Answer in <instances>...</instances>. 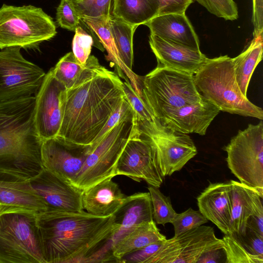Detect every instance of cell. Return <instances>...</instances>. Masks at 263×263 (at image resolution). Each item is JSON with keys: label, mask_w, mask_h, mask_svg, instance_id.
I'll use <instances>...</instances> for the list:
<instances>
[{"label": "cell", "mask_w": 263, "mask_h": 263, "mask_svg": "<svg viewBox=\"0 0 263 263\" xmlns=\"http://www.w3.org/2000/svg\"><path fill=\"white\" fill-rule=\"evenodd\" d=\"M122 83L117 74L90 55L80 79L66 90L62 123L56 138L72 144L91 146L125 98Z\"/></svg>", "instance_id": "cell-1"}, {"label": "cell", "mask_w": 263, "mask_h": 263, "mask_svg": "<svg viewBox=\"0 0 263 263\" xmlns=\"http://www.w3.org/2000/svg\"><path fill=\"white\" fill-rule=\"evenodd\" d=\"M114 214L48 208L36 214V226L46 263L84 262L111 237Z\"/></svg>", "instance_id": "cell-2"}, {"label": "cell", "mask_w": 263, "mask_h": 263, "mask_svg": "<svg viewBox=\"0 0 263 263\" xmlns=\"http://www.w3.org/2000/svg\"><path fill=\"white\" fill-rule=\"evenodd\" d=\"M34 96L0 101V174L29 181L43 168Z\"/></svg>", "instance_id": "cell-3"}, {"label": "cell", "mask_w": 263, "mask_h": 263, "mask_svg": "<svg viewBox=\"0 0 263 263\" xmlns=\"http://www.w3.org/2000/svg\"><path fill=\"white\" fill-rule=\"evenodd\" d=\"M200 94L219 111L263 119L262 109L243 95L237 83L232 58L227 55L208 59L194 74Z\"/></svg>", "instance_id": "cell-4"}, {"label": "cell", "mask_w": 263, "mask_h": 263, "mask_svg": "<svg viewBox=\"0 0 263 263\" xmlns=\"http://www.w3.org/2000/svg\"><path fill=\"white\" fill-rule=\"evenodd\" d=\"M36 212L0 204V263H46Z\"/></svg>", "instance_id": "cell-5"}, {"label": "cell", "mask_w": 263, "mask_h": 263, "mask_svg": "<svg viewBox=\"0 0 263 263\" xmlns=\"http://www.w3.org/2000/svg\"><path fill=\"white\" fill-rule=\"evenodd\" d=\"M141 93L158 119L168 111L195 103L202 98L193 74L159 65L142 77Z\"/></svg>", "instance_id": "cell-6"}, {"label": "cell", "mask_w": 263, "mask_h": 263, "mask_svg": "<svg viewBox=\"0 0 263 263\" xmlns=\"http://www.w3.org/2000/svg\"><path fill=\"white\" fill-rule=\"evenodd\" d=\"M57 33L52 18L41 8L5 4L0 8V49L9 47L36 48Z\"/></svg>", "instance_id": "cell-7"}, {"label": "cell", "mask_w": 263, "mask_h": 263, "mask_svg": "<svg viewBox=\"0 0 263 263\" xmlns=\"http://www.w3.org/2000/svg\"><path fill=\"white\" fill-rule=\"evenodd\" d=\"M138 124L136 114L124 119L108 130L90 151L72 184L84 190L116 176L118 159Z\"/></svg>", "instance_id": "cell-8"}, {"label": "cell", "mask_w": 263, "mask_h": 263, "mask_svg": "<svg viewBox=\"0 0 263 263\" xmlns=\"http://www.w3.org/2000/svg\"><path fill=\"white\" fill-rule=\"evenodd\" d=\"M232 173L263 197V122L250 124L223 147Z\"/></svg>", "instance_id": "cell-9"}, {"label": "cell", "mask_w": 263, "mask_h": 263, "mask_svg": "<svg viewBox=\"0 0 263 263\" xmlns=\"http://www.w3.org/2000/svg\"><path fill=\"white\" fill-rule=\"evenodd\" d=\"M140 133L154 147L163 176L181 170L197 154V148L186 134L173 130L157 118L138 120Z\"/></svg>", "instance_id": "cell-10"}, {"label": "cell", "mask_w": 263, "mask_h": 263, "mask_svg": "<svg viewBox=\"0 0 263 263\" xmlns=\"http://www.w3.org/2000/svg\"><path fill=\"white\" fill-rule=\"evenodd\" d=\"M20 47L0 50V101L35 96L46 73L24 58Z\"/></svg>", "instance_id": "cell-11"}, {"label": "cell", "mask_w": 263, "mask_h": 263, "mask_svg": "<svg viewBox=\"0 0 263 263\" xmlns=\"http://www.w3.org/2000/svg\"><path fill=\"white\" fill-rule=\"evenodd\" d=\"M222 249L214 229L201 225L166 239L147 263H197L206 252Z\"/></svg>", "instance_id": "cell-12"}, {"label": "cell", "mask_w": 263, "mask_h": 263, "mask_svg": "<svg viewBox=\"0 0 263 263\" xmlns=\"http://www.w3.org/2000/svg\"><path fill=\"white\" fill-rule=\"evenodd\" d=\"M116 175H124L139 182L159 188L163 176L156 152L140 133L138 124L122 152L116 167Z\"/></svg>", "instance_id": "cell-13"}, {"label": "cell", "mask_w": 263, "mask_h": 263, "mask_svg": "<svg viewBox=\"0 0 263 263\" xmlns=\"http://www.w3.org/2000/svg\"><path fill=\"white\" fill-rule=\"evenodd\" d=\"M66 90L50 69L34 96V125L42 141L56 138L59 135L64 115Z\"/></svg>", "instance_id": "cell-14"}, {"label": "cell", "mask_w": 263, "mask_h": 263, "mask_svg": "<svg viewBox=\"0 0 263 263\" xmlns=\"http://www.w3.org/2000/svg\"><path fill=\"white\" fill-rule=\"evenodd\" d=\"M90 151V146L72 144L58 138L47 139L42 142V164L44 168L72 183Z\"/></svg>", "instance_id": "cell-15"}, {"label": "cell", "mask_w": 263, "mask_h": 263, "mask_svg": "<svg viewBox=\"0 0 263 263\" xmlns=\"http://www.w3.org/2000/svg\"><path fill=\"white\" fill-rule=\"evenodd\" d=\"M29 183L48 208L74 212L83 210V190L45 168Z\"/></svg>", "instance_id": "cell-16"}, {"label": "cell", "mask_w": 263, "mask_h": 263, "mask_svg": "<svg viewBox=\"0 0 263 263\" xmlns=\"http://www.w3.org/2000/svg\"><path fill=\"white\" fill-rule=\"evenodd\" d=\"M149 44L157 65L194 74L209 58L196 49L150 33Z\"/></svg>", "instance_id": "cell-17"}, {"label": "cell", "mask_w": 263, "mask_h": 263, "mask_svg": "<svg viewBox=\"0 0 263 263\" xmlns=\"http://www.w3.org/2000/svg\"><path fill=\"white\" fill-rule=\"evenodd\" d=\"M219 111L216 106L202 97L199 101L168 111L158 119L175 131L203 136Z\"/></svg>", "instance_id": "cell-18"}, {"label": "cell", "mask_w": 263, "mask_h": 263, "mask_svg": "<svg viewBox=\"0 0 263 263\" xmlns=\"http://www.w3.org/2000/svg\"><path fill=\"white\" fill-rule=\"evenodd\" d=\"M114 215L112 234L105 243L111 251L113 245L134 227L154 220L149 193H137L126 196Z\"/></svg>", "instance_id": "cell-19"}, {"label": "cell", "mask_w": 263, "mask_h": 263, "mask_svg": "<svg viewBox=\"0 0 263 263\" xmlns=\"http://www.w3.org/2000/svg\"><path fill=\"white\" fill-rule=\"evenodd\" d=\"M197 200L201 214L224 235H230L232 203L230 182L210 183Z\"/></svg>", "instance_id": "cell-20"}, {"label": "cell", "mask_w": 263, "mask_h": 263, "mask_svg": "<svg viewBox=\"0 0 263 263\" xmlns=\"http://www.w3.org/2000/svg\"><path fill=\"white\" fill-rule=\"evenodd\" d=\"M229 182L232 203L230 235L243 236L251 216L263 217V197L240 182L231 180Z\"/></svg>", "instance_id": "cell-21"}, {"label": "cell", "mask_w": 263, "mask_h": 263, "mask_svg": "<svg viewBox=\"0 0 263 263\" xmlns=\"http://www.w3.org/2000/svg\"><path fill=\"white\" fill-rule=\"evenodd\" d=\"M144 25L149 29L152 34L200 49L198 35L185 13L157 15Z\"/></svg>", "instance_id": "cell-22"}, {"label": "cell", "mask_w": 263, "mask_h": 263, "mask_svg": "<svg viewBox=\"0 0 263 263\" xmlns=\"http://www.w3.org/2000/svg\"><path fill=\"white\" fill-rule=\"evenodd\" d=\"M126 196L112 178L103 180L83 190L82 197L83 210L99 216L114 214Z\"/></svg>", "instance_id": "cell-23"}, {"label": "cell", "mask_w": 263, "mask_h": 263, "mask_svg": "<svg viewBox=\"0 0 263 263\" xmlns=\"http://www.w3.org/2000/svg\"><path fill=\"white\" fill-rule=\"evenodd\" d=\"M110 16V15H109ZM109 16L102 15L94 17H84L81 20L88 30L96 36L97 40L107 53V59L117 67L119 76L124 78V73L135 91L142 96V77L128 69L121 60L108 23Z\"/></svg>", "instance_id": "cell-24"}, {"label": "cell", "mask_w": 263, "mask_h": 263, "mask_svg": "<svg viewBox=\"0 0 263 263\" xmlns=\"http://www.w3.org/2000/svg\"><path fill=\"white\" fill-rule=\"evenodd\" d=\"M0 204L24 208L37 213L48 209L31 186L29 181L5 174H0Z\"/></svg>", "instance_id": "cell-25"}, {"label": "cell", "mask_w": 263, "mask_h": 263, "mask_svg": "<svg viewBox=\"0 0 263 263\" xmlns=\"http://www.w3.org/2000/svg\"><path fill=\"white\" fill-rule=\"evenodd\" d=\"M166 237L162 234L154 220L143 222L132 229L111 247V253L116 262L126 254L150 244L163 241Z\"/></svg>", "instance_id": "cell-26"}, {"label": "cell", "mask_w": 263, "mask_h": 263, "mask_svg": "<svg viewBox=\"0 0 263 263\" xmlns=\"http://www.w3.org/2000/svg\"><path fill=\"white\" fill-rule=\"evenodd\" d=\"M159 9V0H112L111 15L138 27L157 16Z\"/></svg>", "instance_id": "cell-27"}, {"label": "cell", "mask_w": 263, "mask_h": 263, "mask_svg": "<svg viewBox=\"0 0 263 263\" xmlns=\"http://www.w3.org/2000/svg\"><path fill=\"white\" fill-rule=\"evenodd\" d=\"M263 33L253 36L249 45L232 58L236 80L243 95L247 96L252 74L262 58Z\"/></svg>", "instance_id": "cell-28"}, {"label": "cell", "mask_w": 263, "mask_h": 263, "mask_svg": "<svg viewBox=\"0 0 263 263\" xmlns=\"http://www.w3.org/2000/svg\"><path fill=\"white\" fill-rule=\"evenodd\" d=\"M108 23L120 58L125 66L132 70L134 61L133 37L137 27L124 23L111 14Z\"/></svg>", "instance_id": "cell-29"}, {"label": "cell", "mask_w": 263, "mask_h": 263, "mask_svg": "<svg viewBox=\"0 0 263 263\" xmlns=\"http://www.w3.org/2000/svg\"><path fill=\"white\" fill-rule=\"evenodd\" d=\"M86 68V63L81 64L72 52H69L62 57L51 69L54 77L69 89L80 79Z\"/></svg>", "instance_id": "cell-30"}, {"label": "cell", "mask_w": 263, "mask_h": 263, "mask_svg": "<svg viewBox=\"0 0 263 263\" xmlns=\"http://www.w3.org/2000/svg\"><path fill=\"white\" fill-rule=\"evenodd\" d=\"M227 263H263V257L248 251L234 235H224L222 239Z\"/></svg>", "instance_id": "cell-31"}, {"label": "cell", "mask_w": 263, "mask_h": 263, "mask_svg": "<svg viewBox=\"0 0 263 263\" xmlns=\"http://www.w3.org/2000/svg\"><path fill=\"white\" fill-rule=\"evenodd\" d=\"M148 190L152 201L153 219L155 223L163 226L171 223L177 213L173 208L170 198L165 196L156 187L149 185Z\"/></svg>", "instance_id": "cell-32"}, {"label": "cell", "mask_w": 263, "mask_h": 263, "mask_svg": "<svg viewBox=\"0 0 263 263\" xmlns=\"http://www.w3.org/2000/svg\"><path fill=\"white\" fill-rule=\"evenodd\" d=\"M81 20L84 17L109 16L112 0H71Z\"/></svg>", "instance_id": "cell-33"}, {"label": "cell", "mask_w": 263, "mask_h": 263, "mask_svg": "<svg viewBox=\"0 0 263 263\" xmlns=\"http://www.w3.org/2000/svg\"><path fill=\"white\" fill-rule=\"evenodd\" d=\"M208 221L199 210L195 211L190 208L181 213H177L171 223L174 228V236H177Z\"/></svg>", "instance_id": "cell-34"}, {"label": "cell", "mask_w": 263, "mask_h": 263, "mask_svg": "<svg viewBox=\"0 0 263 263\" xmlns=\"http://www.w3.org/2000/svg\"><path fill=\"white\" fill-rule=\"evenodd\" d=\"M74 32L72 42V52L78 62L85 65L90 55L94 40L92 36L80 25L76 28Z\"/></svg>", "instance_id": "cell-35"}, {"label": "cell", "mask_w": 263, "mask_h": 263, "mask_svg": "<svg viewBox=\"0 0 263 263\" xmlns=\"http://www.w3.org/2000/svg\"><path fill=\"white\" fill-rule=\"evenodd\" d=\"M218 17L234 21L238 18V10L234 0H195Z\"/></svg>", "instance_id": "cell-36"}, {"label": "cell", "mask_w": 263, "mask_h": 263, "mask_svg": "<svg viewBox=\"0 0 263 263\" xmlns=\"http://www.w3.org/2000/svg\"><path fill=\"white\" fill-rule=\"evenodd\" d=\"M56 20L61 27L72 31H74L81 23L71 0H61L57 8Z\"/></svg>", "instance_id": "cell-37"}, {"label": "cell", "mask_w": 263, "mask_h": 263, "mask_svg": "<svg viewBox=\"0 0 263 263\" xmlns=\"http://www.w3.org/2000/svg\"><path fill=\"white\" fill-rule=\"evenodd\" d=\"M125 97L135 111L138 120L151 121L155 118L143 97L134 90L128 80L122 83Z\"/></svg>", "instance_id": "cell-38"}, {"label": "cell", "mask_w": 263, "mask_h": 263, "mask_svg": "<svg viewBox=\"0 0 263 263\" xmlns=\"http://www.w3.org/2000/svg\"><path fill=\"white\" fill-rule=\"evenodd\" d=\"M135 114H136L135 111L125 97L111 114L104 126L91 145L99 142L108 130L120 122L134 116Z\"/></svg>", "instance_id": "cell-39"}, {"label": "cell", "mask_w": 263, "mask_h": 263, "mask_svg": "<svg viewBox=\"0 0 263 263\" xmlns=\"http://www.w3.org/2000/svg\"><path fill=\"white\" fill-rule=\"evenodd\" d=\"M163 241H158L124 256L120 262L147 263L148 259L160 248Z\"/></svg>", "instance_id": "cell-40"}, {"label": "cell", "mask_w": 263, "mask_h": 263, "mask_svg": "<svg viewBox=\"0 0 263 263\" xmlns=\"http://www.w3.org/2000/svg\"><path fill=\"white\" fill-rule=\"evenodd\" d=\"M234 235L250 253L263 257V237L249 229L245 236Z\"/></svg>", "instance_id": "cell-41"}, {"label": "cell", "mask_w": 263, "mask_h": 263, "mask_svg": "<svg viewBox=\"0 0 263 263\" xmlns=\"http://www.w3.org/2000/svg\"><path fill=\"white\" fill-rule=\"evenodd\" d=\"M160 9L158 15L168 13H183L193 0H159Z\"/></svg>", "instance_id": "cell-42"}, {"label": "cell", "mask_w": 263, "mask_h": 263, "mask_svg": "<svg viewBox=\"0 0 263 263\" xmlns=\"http://www.w3.org/2000/svg\"><path fill=\"white\" fill-rule=\"evenodd\" d=\"M253 36L263 33V0H252Z\"/></svg>", "instance_id": "cell-43"}, {"label": "cell", "mask_w": 263, "mask_h": 263, "mask_svg": "<svg viewBox=\"0 0 263 263\" xmlns=\"http://www.w3.org/2000/svg\"><path fill=\"white\" fill-rule=\"evenodd\" d=\"M223 249L212 250L206 252L198 259L197 263L220 262Z\"/></svg>", "instance_id": "cell-44"}]
</instances>
